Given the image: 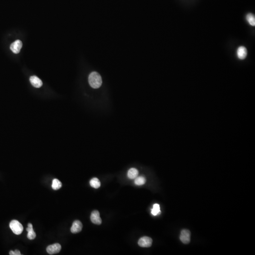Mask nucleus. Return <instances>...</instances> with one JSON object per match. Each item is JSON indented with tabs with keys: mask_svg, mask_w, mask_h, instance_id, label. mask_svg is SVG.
I'll return each mask as SVG.
<instances>
[{
	"mask_svg": "<svg viewBox=\"0 0 255 255\" xmlns=\"http://www.w3.org/2000/svg\"><path fill=\"white\" fill-rule=\"evenodd\" d=\"M88 82L89 85L93 88H99L101 87L102 84V78L100 75L94 71L90 74L88 77Z\"/></svg>",
	"mask_w": 255,
	"mask_h": 255,
	"instance_id": "f257e3e1",
	"label": "nucleus"
},
{
	"mask_svg": "<svg viewBox=\"0 0 255 255\" xmlns=\"http://www.w3.org/2000/svg\"><path fill=\"white\" fill-rule=\"evenodd\" d=\"M10 227L14 234L16 235L21 234L23 231V227L18 221L13 220L10 222Z\"/></svg>",
	"mask_w": 255,
	"mask_h": 255,
	"instance_id": "f03ea898",
	"label": "nucleus"
},
{
	"mask_svg": "<svg viewBox=\"0 0 255 255\" xmlns=\"http://www.w3.org/2000/svg\"><path fill=\"white\" fill-rule=\"evenodd\" d=\"M191 231L188 230L184 229L181 231L179 238L184 244H188L191 242Z\"/></svg>",
	"mask_w": 255,
	"mask_h": 255,
	"instance_id": "7ed1b4c3",
	"label": "nucleus"
},
{
	"mask_svg": "<svg viewBox=\"0 0 255 255\" xmlns=\"http://www.w3.org/2000/svg\"><path fill=\"white\" fill-rule=\"evenodd\" d=\"M152 239L151 238L145 236L139 239L138 244L141 247L148 248L152 246Z\"/></svg>",
	"mask_w": 255,
	"mask_h": 255,
	"instance_id": "20e7f679",
	"label": "nucleus"
},
{
	"mask_svg": "<svg viewBox=\"0 0 255 255\" xmlns=\"http://www.w3.org/2000/svg\"><path fill=\"white\" fill-rule=\"evenodd\" d=\"M61 246L59 243L49 245L46 248V251L50 255H53L59 253L61 250Z\"/></svg>",
	"mask_w": 255,
	"mask_h": 255,
	"instance_id": "39448f33",
	"label": "nucleus"
},
{
	"mask_svg": "<svg viewBox=\"0 0 255 255\" xmlns=\"http://www.w3.org/2000/svg\"><path fill=\"white\" fill-rule=\"evenodd\" d=\"M90 219L93 224L97 225L102 224V219L100 216L99 212L97 210L93 211L91 214Z\"/></svg>",
	"mask_w": 255,
	"mask_h": 255,
	"instance_id": "423d86ee",
	"label": "nucleus"
},
{
	"mask_svg": "<svg viewBox=\"0 0 255 255\" xmlns=\"http://www.w3.org/2000/svg\"><path fill=\"white\" fill-rule=\"evenodd\" d=\"M22 46V43L19 40H17L11 44L10 46V50L14 53H19Z\"/></svg>",
	"mask_w": 255,
	"mask_h": 255,
	"instance_id": "0eeeda50",
	"label": "nucleus"
},
{
	"mask_svg": "<svg viewBox=\"0 0 255 255\" xmlns=\"http://www.w3.org/2000/svg\"><path fill=\"white\" fill-rule=\"evenodd\" d=\"M83 225L81 222L76 220L74 222L71 226L70 231L73 234H77L81 231L82 229Z\"/></svg>",
	"mask_w": 255,
	"mask_h": 255,
	"instance_id": "6e6552de",
	"label": "nucleus"
},
{
	"mask_svg": "<svg viewBox=\"0 0 255 255\" xmlns=\"http://www.w3.org/2000/svg\"><path fill=\"white\" fill-rule=\"evenodd\" d=\"M30 82L32 86L36 88H39L43 85L42 80L36 76H31L30 78Z\"/></svg>",
	"mask_w": 255,
	"mask_h": 255,
	"instance_id": "1a4fd4ad",
	"label": "nucleus"
},
{
	"mask_svg": "<svg viewBox=\"0 0 255 255\" xmlns=\"http://www.w3.org/2000/svg\"><path fill=\"white\" fill-rule=\"evenodd\" d=\"M237 56L240 60H243L247 56V50L244 46H240L237 50Z\"/></svg>",
	"mask_w": 255,
	"mask_h": 255,
	"instance_id": "9d476101",
	"label": "nucleus"
},
{
	"mask_svg": "<svg viewBox=\"0 0 255 255\" xmlns=\"http://www.w3.org/2000/svg\"><path fill=\"white\" fill-rule=\"evenodd\" d=\"M27 231L28 232L27 235V238L28 239L32 240L34 239L36 237V234L33 230V225L30 223H29L27 225V227L26 229Z\"/></svg>",
	"mask_w": 255,
	"mask_h": 255,
	"instance_id": "9b49d317",
	"label": "nucleus"
},
{
	"mask_svg": "<svg viewBox=\"0 0 255 255\" xmlns=\"http://www.w3.org/2000/svg\"><path fill=\"white\" fill-rule=\"evenodd\" d=\"M138 175H139V171L138 170L134 168L130 169L128 172V177L130 179H134L138 177Z\"/></svg>",
	"mask_w": 255,
	"mask_h": 255,
	"instance_id": "f8f14e48",
	"label": "nucleus"
},
{
	"mask_svg": "<svg viewBox=\"0 0 255 255\" xmlns=\"http://www.w3.org/2000/svg\"><path fill=\"white\" fill-rule=\"evenodd\" d=\"M89 183L91 186L95 189H98L101 186L100 182L99 179L96 178L92 179Z\"/></svg>",
	"mask_w": 255,
	"mask_h": 255,
	"instance_id": "ddd939ff",
	"label": "nucleus"
},
{
	"mask_svg": "<svg viewBox=\"0 0 255 255\" xmlns=\"http://www.w3.org/2000/svg\"><path fill=\"white\" fill-rule=\"evenodd\" d=\"M62 184L61 182H60L58 179H55L53 181L52 187L53 190H59L62 187Z\"/></svg>",
	"mask_w": 255,
	"mask_h": 255,
	"instance_id": "4468645a",
	"label": "nucleus"
},
{
	"mask_svg": "<svg viewBox=\"0 0 255 255\" xmlns=\"http://www.w3.org/2000/svg\"><path fill=\"white\" fill-rule=\"evenodd\" d=\"M146 179L144 177L139 176V177H137V178H136L134 182L136 185L140 186V185H144L145 183H146Z\"/></svg>",
	"mask_w": 255,
	"mask_h": 255,
	"instance_id": "2eb2a0df",
	"label": "nucleus"
},
{
	"mask_svg": "<svg viewBox=\"0 0 255 255\" xmlns=\"http://www.w3.org/2000/svg\"><path fill=\"white\" fill-rule=\"evenodd\" d=\"M160 205L158 204H155L153 205V208L151 210V213L154 216H157V214L160 213Z\"/></svg>",
	"mask_w": 255,
	"mask_h": 255,
	"instance_id": "dca6fc26",
	"label": "nucleus"
},
{
	"mask_svg": "<svg viewBox=\"0 0 255 255\" xmlns=\"http://www.w3.org/2000/svg\"><path fill=\"white\" fill-rule=\"evenodd\" d=\"M246 19L250 25L252 26H255V17L253 14L249 13L247 15Z\"/></svg>",
	"mask_w": 255,
	"mask_h": 255,
	"instance_id": "f3484780",
	"label": "nucleus"
},
{
	"mask_svg": "<svg viewBox=\"0 0 255 255\" xmlns=\"http://www.w3.org/2000/svg\"><path fill=\"white\" fill-rule=\"evenodd\" d=\"M10 255H21V252L19 250H16L15 251H11L10 252Z\"/></svg>",
	"mask_w": 255,
	"mask_h": 255,
	"instance_id": "a211bd4d",
	"label": "nucleus"
}]
</instances>
